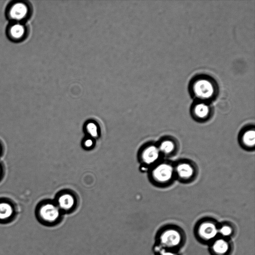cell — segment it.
Listing matches in <instances>:
<instances>
[{
    "label": "cell",
    "mask_w": 255,
    "mask_h": 255,
    "mask_svg": "<svg viewBox=\"0 0 255 255\" xmlns=\"http://www.w3.org/2000/svg\"><path fill=\"white\" fill-rule=\"evenodd\" d=\"M62 214L56 203L49 201L40 202L35 209V216L38 222L48 227L58 224L62 220Z\"/></svg>",
    "instance_id": "cell-1"
},
{
    "label": "cell",
    "mask_w": 255,
    "mask_h": 255,
    "mask_svg": "<svg viewBox=\"0 0 255 255\" xmlns=\"http://www.w3.org/2000/svg\"><path fill=\"white\" fill-rule=\"evenodd\" d=\"M149 177L152 182L159 187H166L173 182L175 177L174 164L160 160L151 167Z\"/></svg>",
    "instance_id": "cell-2"
},
{
    "label": "cell",
    "mask_w": 255,
    "mask_h": 255,
    "mask_svg": "<svg viewBox=\"0 0 255 255\" xmlns=\"http://www.w3.org/2000/svg\"><path fill=\"white\" fill-rule=\"evenodd\" d=\"M160 248L171 250L178 248L183 243V236L179 229L170 227L162 230L158 236Z\"/></svg>",
    "instance_id": "cell-3"
},
{
    "label": "cell",
    "mask_w": 255,
    "mask_h": 255,
    "mask_svg": "<svg viewBox=\"0 0 255 255\" xmlns=\"http://www.w3.org/2000/svg\"><path fill=\"white\" fill-rule=\"evenodd\" d=\"M174 168L175 178L182 182H192L198 173L196 164L187 159L181 160L174 163Z\"/></svg>",
    "instance_id": "cell-4"
},
{
    "label": "cell",
    "mask_w": 255,
    "mask_h": 255,
    "mask_svg": "<svg viewBox=\"0 0 255 255\" xmlns=\"http://www.w3.org/2000/svg\"><path fill=\"white\" fill-rule=\"evenodd\" d=\"M6 16L11 22H23L30 15V5L25 1H13L8 4Z\"/></svg>",
    "instance_id": "cell-5"
},
{
    "label": "cell",
    "mask_w": 255,
    "mask_h": 255,
    "mask_svg": "<svg viewBox=\"0 0 255 255\" xmlns=\"http://www.w3.org/2000/svg\"><path fill=\"white\" fill-rule=\"evenodd\" d=\"M219 226L213 220L206 219L198 224L196 232L199 239L204 242L214 240L218 234Z\"/></svg>",
    "instance_id": "cell-6"
},
{
    "label": "cell",
    "mask_w": 255,
    "mask_h": 255,
    "mask_svg": "<svg viewBox=\"0 0 255 255\" xmlns=\"http://www.w3.org/2000/svg\"><path fill=\"white\" fill-rule=\"evenodd\" d=\"M162 156L157 143L153 142L145 144L141 149L139 154L141 163L150 167L160 161Z\"/></svg>",
    "instance_id": "cell-7"
},
{
    "label": "cell",
    "mask_w": 255,
    "mask_h": 255,
    "mask_svg": "<svg viewBox=\"0 0 255 255\" xmlns=\"http://www.w3.org/2000/svg\"><path fill=\"white\" fill-rule=\"evenodd\" d=\"M16 203L8 198H0V224H6L13 221L18 215Z\"/></svg>",
    "instance_id": "cell-8"
},
{
    "label": "cell",
    "mask_w": 255,
    "mask_h": 255,
    "mask_svg": "<svg viewBox=\"0 0 255 255\" xmlns=\"http://www.w3.org/2000/svg\"><path fill=\"white\" fill-rule=\"evenodd\" d=\"M27 28L23 22H11L6 28V35L8 39L15 42L24 40L27 35Z\"/></svg>",
    "instance_id": "cell-9"
},
{
    "label": "cell",
    "mask_w": 255,
    "mask_h": 255,
    "mask_svg": "<svg viewBox=\"0 0 255 255\" xmlns=\"http://www.w3.org/2000/svg\"><path fill=\"white\" fill-rule=\"evenodd\" d=\"M193 90L196 96L202 99L210 98L214 91L212 82L206 79H200L195 82Z\"/></svg>",
    "instance_id": "cell-10"
},
{
    "label": "cell",
    "mask_w": 255,
    "mask_h": 255,
    "mask_svg": "<svg viewBox=\"0 0 255 255\" xmlns=\"http://www.w3.org/2000/svg\"><path fill=\"white\" fill-rule=\"evenodd\" d=\"M55 203L62 213H69L75 209L77 202L74 195L65 192L58 196Z\"/></svg>",
    "instance_id": "cell-11"
},
{
    "label": "cell",
    "mask_w": 255,
    "mask_h": 255,
    "mask_svg": "<svg viewBox=\"0 0 255 255\" xmlns=\"http://www.w3.org/2000/svg\"><path fill=\"white\" fill-rule=\"evenodd\" d=\"M160 153L163 156H171L178 150L179 145L176 140L170 136H165L157 143Z\"/></svg>",
    "instance_id": "cell-12"
},
{
    "label": "cell",
    "mask_w": 255,
    "mask_h": 255,
    "mask_svg": "<svg viewBox=\"0 0 255 255\" xmlns=\"http://www.w3.org/2000/svg\"><path fill=\"white\" fill-rule=\"evenodd\" d=\"M241 145L245 149H254L255 144V130L254 126H249L241 131L239 136Z\"/></svg>",
    "instance_id": "cell-13"
},
{
    "label": "cell",
    "mask_w": 255,
    "mask_h": 255,
    "mask_svg": "<svg viewBox=\"0 0 255 255\" xmlns=\"http://www.w3.org/2000/svg\"><path fill=\"white\" fill-rule=\"evenodd\" d=\"M192 116L195 120L203 122L207 121L211 116L210 107L204 103H198L194 105L191 110Z\"/></svg>",
    "instance_id": "cell-14"
},
{
    "label": "cell",
    "mask_w": 255,
    "mask_h": 255,
    "mask_svg": "<svg viewBox=\"0 0 255 255\" xmlns=\"http://www.w3.org/2000/svg\"><path fill=\"white\" fill-rule=\"evenodd\" d=\"M211 252L213 255H227L231 249V246L227 239H215L212 242Z\"/></svg>",
    "instance_id": "cell-15"
},
{
    "label": "cell",
    "mask_w": 255,
    "mask_h": 255,
    "mask_svg": "<svg viewBox=\"0 0 255 255\" xmlns=\"http://www.w3.org/2000/svg\"><path fill=\"white\" fill-rule=\"evenodd\" d=\"M85 130L89 137L95 138L99 136V128L97 124L94 122H88L85 125Z\"/></svg>",
    "instance_id": "cell-16"
},
{
    "label": "cell",
    "mask_w": 255,
    "mask_h": 255,
    "mask_svg": "<svg viewBox=\"0 0 255 255\" xmlns=\"http://www.w3.org/2000/svg\"><path fill=\"white\" fill-rule=\"evenodd\" d=\"M234 232L233 227L229 224H223L219 226L218 234H219L223 238L226 239L232 235Z\"/></svg>",
    "instance_id": "cell-17"
},
{
    "label": "cell",
    "mask_w": 255,
    "mask_h": 255,
    "mask_svg": "<svg viewBox=\"0 0 255 255\" xmlns=\"http://www.w3.org/2000/svg\"><path fill=\"white\" fill-rule=\"evenodd\" d=\"M218 109L222 112H227L230 109V104L226 100H221L217 104Z\"/></svg>",
    "instance_id": "cell-18"
},
{
    "label": "cell",
    "mask_w": 255,
    "mask_h": 255,
    "mask_svg": "<svg viewBox=\"0 0 255 255\" xmlns=\"http://www.w3.org/2000/svg\"><path fill=\"white\" fill-rule=\"evenodd\" d=\"M93 138L88 137L85 138L83 141V145L84 148L87 149L92 148L94 145Z\"/></svg>",
    "instance_id": "cell-19"
},
{
    "label": "cell",
    "mask_w": 255,
    "mask_h": 255,
    "mask_svg": "<svg viewBox=\"0 0 255 255\" xmlns=\"http://www.w3.org/2000/svg\"><path fill=\"white\" fill-rule=\"evenodd\" d=\"M5 174V167L2 162L0 161V182L3 180Z\"/></svg>",
    "instance_id": "cell-20"
},
{
    "label": "cell",
    "mask_w": 255,
    "mask_h": 255,
    "mask_svg": "<svg viewBox=\"0 0 255 255\" xmlns=\"http://www.w3.org/2000/svg\"><path fill=\"white\" fill-rule=\"evenodd\" d=\"M161 249L158 254L159 255H178L175 252L171 250H165L161 248Z\"/></svg>",
    "instance_id": "cell-21"
},
{
    "label": "cell",
    "mask_w": 255,
    "mask_h": 255,
    "mask_svg": "<svg viewBox=\"0 0 255 255\" xmlns=\"http://www.w3.org/2000/svg\"><path fill=\"white\" fill-rule=\"evenodd\" d=\"M4 151V144L2 141L0 139V158L2 156Z\"/></svg>",
    "instance_id": "cell-22"
}]
</instances>
